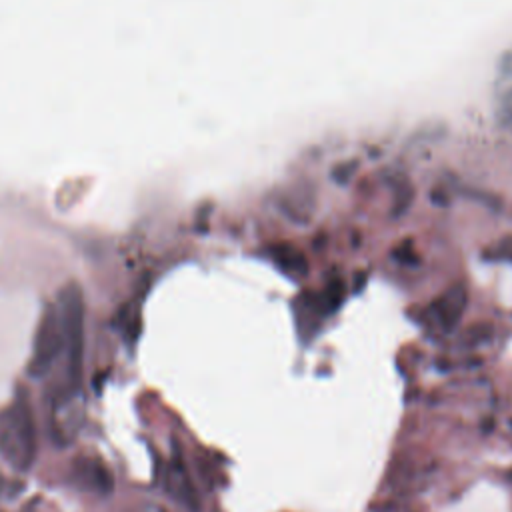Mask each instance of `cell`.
<instances>
[{"label":"cell","mask_w":512,"mask_h":512,"mask_svg":"<svg viewBox=\"0 0 512 512\" xmlns=\"http://www.w3.org/2000/svg\"><path fill=\"white\" fill-rule=\"evenodd\" d=\"M72 478L84 490L98 494H108L114 486L110 470L94 456H78L72 462Z\"/></svg>","instance_id":"obj_3"},{"label":"cell","mask_w":512,"mask_h":512,"mask_svg":"<svg viewBox=\"0 0 512 512\" xmlns=\"http://www.w3.org/2000/svg\"><path fill=\"white\" fill-rule=\"evenodd\" d=\"M502 118L512 122V90L506 92L502 98Z\"/></svg>","instance_id":"obj_7"},{"label":"cell","mask_w":512,"mask_h":512,"mask_svg":"<svg viewBox=\"0 0 512 512\" xmlns=\"http://www.w3.org/2000/svg\"><path fill=\"white\" fill-rule=\"evenodd\" d=\"M278 262H280L282 268H286V270H290V272H296V274H302V272L306 270L304 258H302L298 252H294V250H290V252L280 250V252H278Z\"/></svg>","instance_id":"obj_6"},{"label":"cell","mask_w":512,"mask_h":512,"mask_svg":"<svg viewBox=\"0 0 512 512\" xmlns=\"http://www.w3.org/2000/svg\"><path fill=\"white\" fill-rule=\"evenodd\" d=\"M0 488H2V474H0Z\"/></svg>","instance_id":"obj_8"},{"label":"cell","mask_w":512,"mask_h":512,"mask_svg":"<svg viewBox=\"0 0 512 512\" xmlns=\"http://www.w3.org/2000/svg\"><path fill=\"white\" fill-rule=\"evenodd\" d=\"M62 348V336L56 328L54 318H46L38 330L36 344H34V356L28 364V374L30 376H42L44 372L50 370L54 358L58 356Z\"/></svg>","instance_id":"obj_2"},{"label":"cell","mask_w":512,"mask_h":512,"mask_svg":"<svg viewBox=\"0 0 512 512\" xmlns=\"http://www.w3.org/2000/svg\"><path fill=\"white\" fill-rule=\"evenodd\" d=\"M0 456L20 472H26L36 458V428L22 386L16 388L12 402L0 410Z\"/></svg>","instance_id":"obj_1"},{"label":"cell","mask_w":512,"mask_h":512,"mask_svg":"<svg viewBox=\"0 0 512 512\" xmlns=\"http://www.w3.org/2000/svg\"><path fill=\"white\" fill-rule=\"evenodd\" d=\"M168 490L172 492L174 498H178L180 502H184L186 506L190 508H196V494H194V488H192V482L188 478V472L182 464L180 458L174 456V460L170 462V468H168Z\"/></svg>","instance_id":"obj_5"},{"label":"cell","mask_w":512,"mask_h":512,"mask_svg":"<svg viewBox=\"0 0 512 512\" xmlns=\"http://www.w3.org/2000/svg\"><path fill=\"white\" fill-rule=\"evenodd\" d=\"M464 306H466L464 286H452L430 306V316L440 330L448 332L458 324L464 312Z\"/></svg>","instance_id":"obj_4"}]
</instances>
